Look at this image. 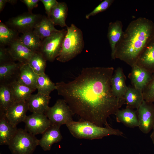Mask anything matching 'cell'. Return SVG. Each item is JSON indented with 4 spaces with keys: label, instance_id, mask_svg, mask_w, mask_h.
<instances>
[{
    "label": "cell",
    "instance_id": "cell-17",
    "mask_svg": "<svg viewBox=\"0 0 154 154\" xmlns=\"http://www.w3.org/2000/svg\"><path fill=\"white\" fill-rule=\"evenodd\" d=\"M123 26L121 21L118 20L111 22L109 24L107 36L111 48L112 59H115V54L116 47L123 33Z\"/></svg>",
    "mask_w": 154,
    "mask_h": 154
},
{
    "label": "cell",
    "instance_id": "cell-29",
    "mask_svg": "<svg viewBox=\"0 0 154 154\" xmlns=\"http://www.w3.org/2000/svg\"><path fill=\"white\" fill-rule=\"evenodd\" d=\"M20 38L23 44L31 51L34 53L39 52L42 40L33 31L22 34Z\"/></svg>",
    "mask_w": 154,
    "mask_h": 154
},
{
    "label": "cell",
    "instance_id": "cell-15",
    "mask_svg": "<svg viewBox=\"0 0 154 154\" xmlns=\"http://www.w3.org/2000/svg\"><path fill=\"white\" fill-rule=\"evenodd\" d=\"M60 126L52 125L42 134L39 140V145L44 151H49L53 144L60 141L62 138Z\"/></svg>",
    "mask_w": 154,
    "mask_h": 154
},
{
    "label": "cell",
    "instance_id": "cell-23",
    "mask_svg": "<svg viewBox=\"0 0 154 154\" xmlns=\"http://www.w3.org/2000/svg\"><path fill=\"white\" fill-rule=\"evenodd\" d=\"M68 12V7L66 3L58 2L52 9L49 16L47 17L54 25L66 27V20Z\"/></svg>",
    "mask_w": 154,
    "mask_h": 154
},
{
    "label": "cell",
    "instance_id": "cell-26",
    "mask_svg": "<svg viewBox=\"0 0 154 154\" xmlns=\"http://www.w3.org/2000/svg\"><path fill=\"white\" fill-rule=\"evenodd\" d=\"M9 85L15 102L27 101L35 90L17 80Z\"/></svg>",
    "mask_w": 154,
    "mask_h": 154
},
{
    "label": "cell",
    "instance_id": "cell-14",
    "mask_svg": "<svg viewBox=\"0 0 154 154\" xmlns=\"http://www.w3.org/2000/svg\"><path fill=\"white\" fill-rule=\"evenodd\" d=\"M51 97L38 92L31 94L27 100L29 106V110L33 113L45 114L49 107V104Z\"/></svg>",
    "mask_w": 154,
    "mask_h": 154
},
{
    "label": "cell",
    "instance_id": "cell-10",
    "mask_svg": "<svg viewBox=\"0 0 154 154\" xmlns=\"http://www.w3.org/2000/svg\"><path fill=\"white\" fill-rule=\"evenodd\" d=\"M24 122L25 129L34 135L42 134L51 125L46 116L42 113H33L27 116Z\"/></svg>",
    "mask_w": 154,
    "mask_h": 154
},
{
    "label": "cell",
    "instance_id": "cell-22",
    "mask_svg": "<svg viewBox=\"0 0 154 154\" xmlns=\"http://www.w3.org/2000/svg\"><path fill=\"white\" fill-rule=\"evenodd\" d=\"M114 114L117 122L122 123L129 128L138 127L137 114L133 109L126 107L125 109H118Z\"/></svg>",
    "mask_w": 154,
    "mask_h": 154
},
{
    "label": "cell",
    "instance_id": "cell-35",
    "mask_svg": "<svg viewBox=\"0 0 154 154\" xmlns=\"http://www.w3.org/2000/svg\"><path fill=\"white\" fill-rule=\"evenodd\" d=\"M43 4L46 11V13L48 17L52 8L58 3L56 0H40Z\"/></svg>",
    "mask_w": 154,
    "mask_h": 154
},
{
    "label": "cell",
    "instance_id": "cell-9",
    "mask_svg": "<svg viewBox=\"0 0 154 154\" xmlns=\"http://www.w3.org/2000/svg\"><path fill=\"white\" fill-rule=\"evenodd\" d=\"M137 110L138 127L143 133L147 134L154 126V104L144 100Z\"/></svg>",
    "mask_w": 154,
    "mask_h": 154
},
{
    "label": "cell",
    "instance_id": "cell-31",
    "mask_svg": "<svg viewBox=\"0 0 154 154\" xmlns=\"http://www.w3.org/2000/svg\"><path fill=\"white\" fill-rule=\"evenodd\" d=\"M47 60L40 52H35L28 64L38 75L45 73Z\"/></svg>",
    "mask_w": 154,
    "mask_h": 154
},
{
    "label": "cell",
    "instance_id": "cell-25",
    "mask_svg": "<svg viewBox=\"0 0 154 154\" xmlns=\"http://www.w3.org/2000/svg\"><path fill=\"white\" fill-rule=\"evenodd\" d=\"M54 25L47 16L44 15L33 31L42 40L54 33L59 30L56 29Z\"/></svg>",
    "mask_w": 154,
    "mask_h": 154
},
{
    "label": "cell",
    "instance_id": "cell-1",
    "mask_svg": "<svg viewBox=\"0 0 154 154\" xmlns=\"http://www.w3.org/2000/svg\"><path fill=\"white\" fill-rule=\"evenodd\" d=\"M113 67L83 68L73 80L56 83V90L74 114L82 120L103 127L107 119L125 104L124 99L116 97L112 92Z\"/></svg>",
    "mask_w": 154,
    "mask_h": 154
},
{
    "label": "cell",
    "instance_id": "cell-19",
    "mask_svg": "<svg viewBox=\"0 0 154 154\" xmlns=\"http://www.w3.org/2000/svg\"><path fill=\"white\" fill-rule=\"evenodd\" d=\"M16 126L11 123L5 114H0V145H8L17 130Z\"/></svg>",
    "mask_w": 154,
    "mask_h": 154
},
{
    "label": "cell",
    "instance_id": "cell-37",
    "mask_svg": "<svg viewBox=\"0 0 154 154\" xmlns=\"http://www.w3.org/2000/svg\"><path fill=\"white\" fill-rule=\"evenodd\" d=\"M7 3V0H0V12L3 11Z\"/></svg>",
    "mask_w": 154,
    "mask_h": 154
},
{
    "label": "cell",
    "instance_id": "cell-30",
    "mask_svg": "<svg viewBox=\"0 0 154 154\" xmlns=\"http://www.w3.org/2000/svg\"><path fill=\"white\" fill-rule=\"evenodd\" d=\"M38 92L50 95V93L56 90V84L53 82L45 73L38 75L36 82Z\"/></svg>",
    "mask_w": 154,
    "mask_h": 154
},
{
    "label": "cell",
    "instance_id": "cell-8",
    "mask_svg": "<svg viewBox=\"0 0 154 154\" xmlns=\"http://www.w3.org/2000/svg\"><path fill=\"white\" fill-rule=\"evenodd\" d=\"M42 16L40 14L25 12L10 18L5 24L19 33L23 34L33 31Z\"/></svg>",
    "mask_w": 154,
    "mask_h": 154
},
{
    "label": "cell",
    "instance_id": "cell-4",
    "mask_svg": "<svg viewBox=\"0 0 154 154\" xmlns=\"http://www.w3.org/2000/svg\"><path fill=\"white\" fill-rule=\"evenodd\" d=\"M67 33L63 41L60 53L56 58L58 61L66 62L80 54L84 47L83 33L73 24L66 27Z\"/></svg>",
    "mask_w": 154,
    "mask_h": 154
},
{
    "label": "cell",
    "instance_id": "cell-34",
    "mask_svg": "<svg viewBox=\"0 0 154 154\" xmlns=\"http://www.w3.org/2000/svg\"><path fill=\"white\" fill-rule=\"evenodd\" d=\"M15 61L10 54L7 48L0 47V65L6 64Z\"/></svg>",
    "mask_w": 154,
    "mask_h": 154
},
{
    "label": "cell",
    "instance_id": "cell-39",
    "mask_svg": "<svg viewBox=\"0 0 154 154\" xmlns=\"http://www.w3.org/2000/svg\"><path fill=\"white\" fill-rule=\"evenodd\" d=\"M7 3H8L14 5L16 4L17 1L16 0H7Z\"/></svg>",
    "mask_w": 154,
    "mask_h": 154
},
{
    "label": "cell",
    "instance_id": "cell-6",
    "mask_svg": "<svg viewBox=\"0 0 154 154\" xmlns=\"http://www.w3.org/2000/svg\"><path fill=\"white\" fill-rule=\"evenodd\" d=\"M66 33L67 30H59L42 40L39 52L42 54L47 61L53 62L58 56Z\"/></svg>",
    "mask_w": 154,
    "mask_h": 154
},
{
    "label": "cell",
    "instance_id": "cell-7",
    "mask_svg": "<svg viewBox=\"0 0 154 154\" xmlns=\"http://www.w3.org/2000/svg\"><path fill=\"white\" fill-rule=\"evenodd\" d=\"M44 114L52 125L60 127L73 121L74 114L64 99L57 100L53 106L49 107Z\"/></svg>",
    "mask_w": 154,
    "mask_h": 154
},
{
    "label": "cell",
    "instance_id": "cell-3",
    "mask_svg": "<svg viewBox=\"0 0 154 154\" xmlns=\"http://www.w3.org/2000/svg\"><path fill=\"white\" fill-rule=\"evenodd\" d=\"M66 126L72 135L80 139H98L110 135L123 136V132L114 128L108 124L103 127L97 125L89 121L82 120L73 121Z\"/></svg>",
    "mask_w": 154,
    "mask_h": 154
},
{
    "label": "cell",
    "instance_id": "cell-18",
    "mask_svg": "<svg viewBox=\"0 0 154 154\" xmlns=\"http://www.w3.org/2000/svg\"><path fill=\"white\" fill-rule=\"evenodd\" d=\"M114 72L111 80L112 92L118 98L124 99L123 97L128 88L126 84V77L120 67H118Z\"/></svg>",
    "mask_w": 154,
    "mask_h": 154
},
{
    "label": "cell",
    "instance_id": "cell-12",
    "mask_svg": "<svg viewBox=\"0 0 154 154\" xmlns=\"http://www.w3.org/2000/svg\"><path fill=\"white\" fill-rule=\"evenodd\" d=\"M28 110L29 106L27 101L16 102L8 109L5 114L9 122L17 126L19 123L24 122Z\"/></svg>",
    "mask_w": 154,
    "mask_h": 154
},
{
    "label": "cell",
    "instance_id": "cell-36",
    "mask_svg": "<svg viewBox=\"0 0 154 154\" xmlns=\"http://www.w3.org/2000/svg\"><path fill=\"white\" fill-rule=\"evenodd\" d=\"M21 1L27 6L28 12H32V10L38 6L39 0H22Z\"/></svg>",
    "mask_w": 154,
    "mask_h": 154
},
{
    "label": "cell",
    "instance_id": "cell-21",
    "mask_svg": "<svg viewBox=\"0 0 154 154\" xmlns=\"http://www.w3.org/2000/svg\"><path fill=\"white\" fill-rule=\"evenodd\" d=\"M38 75L32 69L28 63L22 64L21 65L17 81L35 90Z\"/></svg>",
    "mask_w": 154,
    "mask_h": 154
},
{
    "label": "cell",
    "instance_id": "cell-2",
    "mask_svg": "<svg viewBox=\"0 0 154 154\" xmlns=\"http://www.w3.org/2000/svg\"><path fill=\"white\" fill-rule=\"evenodd\" d=\"M154 37V23L152 21L140 17L132 21L116 47L115 59L131 67L136 64L143 49Z\"/></svg>",
    "mask_w": 154,
    "mask_h": 154
},
{
    "label": "cell",
    "instance_id": "cell-5",
    "mask_svg": "<svg viewBox=\"0 0 154 154\" xmlns=\"http://www.w3.org/2000/svg\"><path fill=\"white\" fill-rule=\"evenodd\" d=\"M39 141L25 129H19L8 146L12 154H32L39 145Z\"/></svg>",
    "mask_w": 154,
    "mask_h": 154
},
{
    "label": "cell",
    "instance_id": "cell-33",
    "mask_svg": "<svg viewBox=\"0 0 154 154\" xmlns=\"http://www.w3.org/2000/svg\"><path fill=\"white\" fill-rule=\"evenodd\" d=\"M114 0H105L101 2L91 12L86 15V18L88 19L91 16L103 12L108 9L114 1Z\"/></svg>",
    "mask_w": 154,
    "mask_h": 154
},
{
    "label": "cell",
    "instance_id": "cell-24",
    "mask_svg": "<svg viewBox=\"0 0 154 154\" xmlns=\"http://www.w3.org/2000/svg\"><path fill=\"white\" fill-rule=\"evenodd\" d=\"M123 98L126 107L137 110L144 100L142 92L133 86H128Z\"/></svg>",
    "mask_w": 154,
    "mask_h": 154
},
{
    "label": "cell",
    "instance_id": "cell-16",
    "mask_svg": "<svg viewBox=\"0 0 154 154\" xmlns=\"http://www.w3.org/2000/svg\"><path fill=\"white\" fill-rule=\"evenodd\" d=\"M136 64L152 74L154 73V37L143 49Z\"/></svg>",
    "mask_w": 154,
    "mask_h": 154
},
{
    "label": "cell",
    "instance_id": "cell-28",
    "mask_svg": "<svg viewBox=\"0 0 154 154\" xmlns=\"http://www.w3.org/2000/svg\"><path fill=\"white\" fill-rule=\"evenodd\" d=\"M19 33L0 22V46H8L19 37Z\"/></svg>",
    "mask_w": 154,
    "mask_h": 154
},
{
    "label": "cell",
    "instance_id": "cell-40",
    "mask_svg": "<svg viewBox=\"0 0 154 154\" xmlns=\"http://www.w3.org/2000/svg\"><path fill=\"white\" fill-rule=\"evenodd\" d=\"M0 154H1V153H0Z\"/></svg>",
    "mask_w": 154,
    "mask_h": 154
},
{
    "label": "cell",
    "instance_id": "cell-38",
    "mask_svg": "<svg viewBox=\"0 0 154 154\" xmlns=\"http://www.w3.org/2000/svg\"><path fill=\"white\" fill-rule=\"evenodd\" d=\"M152 130L153 131L151 134L150 137L152 142L154 145V126Z\"/></svg>",
    "mask_w": 154,
    "mask_h": 154
},
{
    "label": "cell",
    "instance_id": "cell-13",
    "mask_svg": "<svg viewBox=\"0 0 154 154\" xmlns=\"http://www.w3.org/2000/svg\"><path fill=\"white\" fill-rule=\"evenodd\" d=\"M7 48L15 61L22 64L28 63L34 53L23 44L20 37L9 46Z\"/></svg>",
    "mask_w": 154,
    "mask_h": 154
},
{
    "label": "cell",
    "instance_id": "cell-27",
    "mask_svg": "<svg viewBox=\"0 0 154 154\" xmlns=\"http://www.w3.org/2000/svg\"><path fill=\"white\" fill-rule=\"evenodd\" d=\"M15 102L9 85L0 84V114H5Z\"/></svg>",
    "mask_w": 154,
    "mask_h": 154
},
{
    "label": "cell",
    "instance_id": "cell-11",
    "mask_svg": "<svg viewBox=\"0 0 154 154\" xmlns=\"http://www.w3.org/2000/svg\"><path fill=\"white\" fill-rule=\"evenodd\" d=\"M152 74L136 64L131 67L129 78L133 86L143 92L151 79Z\"/></svg>",
    "mask_w": 154,
    "mask_h": 154
},
{
    "label": "cell",
    "instance_id": "cell-32",
    "mask_svg": "<svg viewBox=\"0 0 154 154\" xmlns=\"http://www.w3.org/2000/svg\"><path fill=\"white\" fill-rule=\"evenodd\" d=\"M144 100L148 102H154V73L151 79L142 92Z\"/></svg>",
    "mask_w": 154,
    "mask_h": 154
},
{
    "label": "cell",
    "instance_id": "cell-20",
    "mask_svg": "<svg viewBox=\"0 0 154 154\" xmlns=\"http://www.w3.org/2000/svg\"><path fill=\"white\" fill-rule=\"evenodd\" d=\"M21 64L15 62L0 65V84L9 85L16 81Z\"/></svg>",
    "mask_w": 154,
    "mask_h": 154
}]
</instances>
